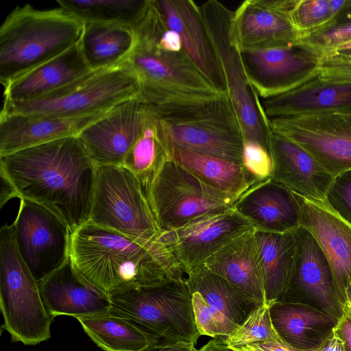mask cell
Listing matches in <instances>:
<instances>
[{
  "mask_svg": "<svg viewBox=\"0 0 351 351\" xmlns=\"http://www.w3.org/2000/svg\"><path fill=\"white\" fill-rule=\"evenodd\" d=\"M92 71L81 39L64 52L10 82L3 90V102L39 99Z\"/></svg>",
  "mask_w": 351,
  "mask_h": 351,
  "instance_id": "484cf974",
  "label": "cell"
},
{
  "mask_svg": "<svg viewBox=\"0 0 351 351\" xmlns=\"http://www.w3.org/2000/svg\"><path fill=\"white\" fill-rule=\"evenodd\" d=\"M186 274V280L191 293H199L208 304L219 310L238 326L263 304L249 298L237 287L213 272L204 265L191 269Z\"/></svg>",
  "mask_w": 351,
  "mask_h": 351,
  "instance_id": "4dcf8cb0",
  "label": "cell"
},
{
  "mask_svg": "<svg viewBox=\"0 0 351 351\" xmlns=\"http://www.w3.org/2000/svg\"><path fill=\"white\" fill-rule=\"evenodd\" d=\"M152 110L166 154L182 148L243 166L244 138L227 93L152 105Z\"/></svg>",
  "mask_w": 351,
  "mask_h": 351,
  "instance_id": "3957f363",
  "label": "cell"
},
{
  "mask_svg": "<svg viewBox=\"0 0 351 351\" xmlns=\"http://www.w3.org/2000/svg\"><path fill=\"white\" fill-rule=\"evenodd\" d=\"M240 53L247 79L263 99L317 77H351V59L337 53L326 54L302 43Z\"/></svg>",
  "mask_w": 351,
  "mask_h": 351,
  "instance_id": "30bf717a",
  "label": "cell"
},
{
  "mask_svg": "<svg viewBox=\"0 0 351 351\" xmlns=\"http://www.w3.org/2000/svg\"><path fill=\"white\" fill-rule=\"evenodd\" d=\"M265 304L282 302L294 263L296 240L294 230L275 233L254 230Z\"/></svg>",
  "mask_w": 351,
  "mask_h": 351,
  "instance_id": "f1b7e54d",
  "label": "cell"
},
{
  "mask_svg": "<svg viewBox=\"0 0 351 351\" xmlns=\"http://www.w3.org/2000/svg\"><path fill=\"white\" fill-rule=\"evenodd\" d=\"M330 1L298 0L291 19L302 37L321 28L334 17Z\"/></svg>",
  "mask_w": 351,
  "mask_h": 351,
  "instance_id": "f35d334b",
  "label": "cell"
},
{
  "mask_svg": "<svg viewBox=\"0 0 351 351\" xmlns=\"http://www.w3.org/2000/svg\"><path fill=\"white\" fill-rule=\"evenodd\" d=\"M142 189L160 232L231 210L239 199L208 185L168 157Z\"/></svg>",
  "mask_w": 351,
  "mask_h": 351,
  "instance_id": "ba28073f",
  "label": "cell"
},
{
  "mask_svg": "<svg viewBox=\"0 0 351 351\" xmlns=\"http://www.w3.org/2000/svg\"><path fill=\"white\" fill-rule=\"evenodd\" d=\"M110 298V313L127 320L154 343L195 344L201 335L195 324L192 293L186 278L130 289Z\"/></svg>",
  "mask_w": 351,
  "mask_h": 351,
  "instance_id": "8992f818",
  "label": "cell"
},
{
  "mask_svg": "<svg viewBox=\"0 0 351 351\" xmlns=\"http://www.w3.org/2000/svg\"><path fill=\"white\" fill-rule=\"evenodd\" d=\"M69 259L84 278L109 296L184 278L182 267L157 239L141 241L90 221L72 233Z\"/></svg>",
  "mask_w": 351,
  "mask_h": 351,
  "instance_id": "7a4b0ae2",
  "label": "cell"
},
{
  "mask_svg": "<svg viewBox=\"0 0 351 351\" xmlns=\"http://www.w3.org/2000/svg\"><path fill=\"white\" fill-rule=\"evenodd\" d=\"M167 155L208 185L237 198L257 182L244 166L217 157L176 147Z\"/></svg>",
  "mask_w": 351,
  "mask_h": 351,
  "instance_id": "f546056e",
  "label": "cell"
},
{
  "mask_svg": "<svg viewBox=\"0 0 351 351\" xmlns=\"http://www.w3.org/2000/svg\"><path fill=\"white\" fill-rule=\"evenodd\" d=\"M1 327L12 341L35 346L51 337L53 317L46 309L35 280L18 251L13 224L1 228Z\"/></svg>",
  "mask_w": 351,
  "mask_h": 351,
  "instance_id": "9c48e42d",
  "label": "cell"
},
{
  "mask_svg": "<svg viewBox=\"0 0 351 351\" xmlns=\"http://www.w3.org/2000/svg\"><path fill=\"white\" fill-rule=\"evenodd\" d=\"M89 221L143 242L160 234L135 175L124 166H97Z\"/></svg>",
  "mask_w": 351,
  "mask_h": 351,
  "instance_id": "7c38bea8",
  "label": "cell"
},
{
  "mask_svg": "<svg viewBox=\"0 0 351 351\" xmlns=\"http://www.w3.org/2000/svg\"><path fill=\"white\" fill-rule=\"evenodd\" d=\"M254 230L233 239L203 265L237 287L249 298L265 304Z\"/></svg>",
  "mask_w": 351,
  "mask_h": 351,
  "instance_id": "83f0119b",
  "label": "cell"
},
{
  "mask_svg": "<svg viewBox=\"0 0 351 351\" xmlns=\"http://www.w3.org/2000/svg\"><path fill=\"white\" fill-rule=\"evenodd\" d=\"M76 319L88 336L104 351H141L154 343L137 327L110 313Z\"/></svg>",
  "mask_w": 351,
  "mask_h": 351,
  "instance_id": "d6a6232c",
  "label": "cell"
},
{
  "mask_svg": "<svg viewBox=\"0 0 351 351\" xmlns=\"http://www.w3.org/2000/svg\"><path fill=\"white\" fill-rule=\"evenodd\" d=\"M351 41V0L321 28L303 36L300 43L326 54Z\"/></svg>",
  "mask_w": 351,
  "mask_h": 351,
  "instance_id": "d590c367",
  "label": "cell"
},
{
  "mask_svg": "<svg viewBox=\"0 0 351 351\" xmlns=\"http://www.w3.org/2000/svg\"><path fill=\"white\" fill-rule=\"evenodd\" d=\"M150 113L151 105L131 99L112 108L77 136L97 166H121Z\"/></svg>",
  "mask_w": 351,
  "mask_h": 351,
  "instance_id": "ac0fdd59",
  "label": "cell"
},
{
  "mask_svg": "<svg viewBox=\"0 0 351 351\" xmlns=\"http://www.w3.org/2000/svg\"><path fill=\"white\" fill-rule=\"evenodd\" d=\"M325 200L337 214L351 223V170L334 178Z\"/></svg>",
  "mask_w": 351,
  "mask_h": 351,
  "instance_id": "60d3db41",
  "label": "cell"
},
{
  "mask_svg": "<svg viewBox=\"0 0 351 351\" xmlns=\"http://www.w3.org/2000/svg\"><path fill=\"white\" fill-rule=\"evenodd\" d=\"M262 106L269 119L350 112L351 77H317Z\"/></svg>",
  "mask_w": 351,
  "mask_h": 351,
  "instance_id": "44dd1931",
  "label": "cell"
},
{
  "mask_svg": "<svg viewBox=\"0 0 351 351\" xmlns=\"http://www.w3.org/2000/svg\"><path fill=\"white\" fill-rule=\"evenodd\" d=\"M269 311L280 340L298 351H316L332 335L338 321L299 303L274 302Z\"/></svg>",
  "mask_w": 351,
  "mask_h": 351,
  "instance_id": "4316f807",
  "label": "cell"
},
{
  "mask_svg": "<svg viewBox=\"0 0 351 351\" xmlns=\"http://www.w3.org/2000/svg\"><path fill=\"white\" fill-rule=\"evenodd\" d=\"M272 132L307 151L334 178L351 170V112L269 119Z\"/></svg>",
  "mask_w": 351,
  "mask_h": 351,
  "instance_id": "5bb4252c",
  "label": "cell"
},
{
  "mask_svg": "<svg viewBox=\"0 0 351 351\" xmlns=\"http://www.w3.org/2000/svg\"><path fill=\"white\" fill-rule=\"evenodd\" d=\"M199 9L221 65L227 94L237 114L244 141L256 142L271 154L272 132L269 119L247 79L241 53L230 38L233 12L217 0L204 2Z\"/></svg>",
  "mask_w": 351,
  "mask_h": 351,
  "instance_id": "8fae6325",
  "label": "cell"
},
{
  "mask_svg": "<svg viewBox=\"0 0 351 351\" xmlns=\"http://www.w3.org/2000/svg\"><path fill=\"white\" fill-rule=\"evenodd\" d=\"M141 351H198L195 343L184 341H157Z\"/></svg>",
  "mask_w": 351,
  "mask_h": 351,
  "instance_id": "ee69618b",
  "label": "cell"
},
{
  "mask_svg": "<svg viewBox=\"0 0 351 351\" xmlns=\"http://www.w3.org/2000/svg\"><path fill=\"white\" fill-rule=\"evenodd\" d=\"M198 351H239L227 346L221 337L215 338L208 341Z\"/></svg>",
  "mask_w": 351,
  "mask_h": 351,
  "instance_id": "7dc6e473",
  "label": "cell"
},
{
  "mask_svg": "<svg viewBox=\"0 0 351 351\" xmlns=\"http://www.w3.org/2000/svg\"><path fill=\"white\" fill-rule=\"evenodd\" d=\"M20 199L54 213L73 233L90 220L97 165L77 136L0 156Z\"/></svg>",
  "mask_w": 351,
  "mask_h": 351,
  "instance_id": "6da1fadb",
  "label": "cell"
},
{
  "mask_svg": "<svg viewBox=\"0 0 351 351\" xmlns=\"http://www.w3.org/2000/svg\"><path fill=\"white\" fill-rule=\"evenodd\" d=\"M84 23L61 7L40 10L15 8L0 27V82L15 79L80 40Z\"/></svg>",
  "mask_w": 351,
  "mask_h": 351,
  "instance_id": "5b68a950",
  "label": "cell"
},
{
  "mask_svg": "<svg viewBox=\"0 0 351 351\" xmlns=\"http://www.w3.org/2000/svg\"><path fill=\"white\" fill-rule=\"evenodd\" d=\"M298 0H246L233 12L230 38L239 51H261L300 43L291 13Z\"/></svg>",
  "mask_w": 351,
  "mask_h": 351,
  "instance_id": "9a60e30c",
  "label": "cell"
},
{
  "mask_svg": "<svg viewBox=\"0 0 351 351\" xmlns=\"http://www.w3.org/2000/svg\"><path fill=\"white\" fill-rule=\"evenodd\" d=\"M300 226L315 238L332 272L337 295L343 306L351 291V223L326 202L301 197Z\"/></svg>",
  "mask_w": 351,
  "mask_h": 351,
  "instance_id": "d6986e66",
  "label": "cell"
},
{
  "mask_svg": "<svg viewBox=\"0 0 351 351\" xmlns=\"http://www.w3.org/2000/svg\"><path fill=\"white\" fill-rule=\"evenodd\" d=\"M296 250L282 302L309 306L338 320L343 308L337 295L330 266L319 244L304 228L294 230Z\"/></svg>",
  "mask_w": 351,
  "mask_h": 351,
  "instance_id": "2e32d148",
  "label": "cell"
},
{
  "mask_svg": "<svg viewBox=\"0 0 351 351\" xmlns=\"http://www.w3.org/2000/svg\"><path fill=\"white\" fill-rule=\"evenodd\" d=\"M1 192L0 206L2 208L10 199L13 197H19V194L4 170L0 168Z\"/></svg>",
  "mask_w": 351,
  "mask_h": 351,
  "instance_id": "f6af8a7d",
  "label": "cell"
},
{
  "mask_svg": "<svg viewBox=\"0 0 351 351\" xmlns=\"http://www.w3.org/2000/svg\"><path fill=\"white\" fill-rule=\"evenodd\" d=\"M232 348L239 351H298L286 345L280 340L258 342Z\"/></svg>",
  "mask_w": 351,
  "mask_h": 351,
  "instance_id": "7bdbcfd3",
  "label": "cell"
},
{
  "mask_svg": "<svg viewBox=\"0 0 351 351\" xmlns=\"http://www.w3.org/2000/svg\"><path fill=\"white\" fill-rule=\"evenodd\" d=\"M134 42L135 34L132 27L96 22L84 23L81 38L84 56L92 71L124 62Z\"/></svg>",
  "mask_w": 351,
  "mask_h": 351,
  "instance_id": "1f68e13d",
  "label": "cell"
},
{
  "mask_svg": "<svg viewBox=\"0 0 351 351\" xmlns=\"http://www.w3.org/2000/svg\"><path fill=\"white\" fill-rule=\"evenodd\" d=\"M13 226L20 256L38 282L69 260L72 233L69 226L47 208L21 199Z\"/></svg>",
  "mask_w": 351,
  "mask_h": 351,
  "instance_id": "4fadbf2b",
  "label": "cell"
},
{
  "mask_svg": "<svg viewBox=\"0 0 351 351\" xmlns=\"http://www.w3.org/2000/svg\"><path fill=\"white\" fill-rule=\"evenodd\" d=\"M270 152L272 180L304 198L326 199L334 177L307 151L291 140L272 132Z\"/></svg>",
  "mask_w": 351,
  "mask_h": 351,
  "instance_id": "d4e9b609",
  "label": "cell"
},
{
  "mask_svg": "<svg viewBox=\"0 0 351 351\" xmlns=\"http://www.w3.org/2000/svg\"><path fill=\"white\" fill-rule=\"evenodd\" d=\"M160 15L149 0L135 27V42L126 60L138 80V100L157 106L178 100L206 98L219 94L184 49L171 50L158 41Z\"/></svg>",
  "mask_w": 351,
  "mask_h": 351,
  "instance_id": "277c9868",
  "label": "cell"
},
{
  "mask_svg": "<svg viewBox=\"0 0 351 351\" xmlns=\"http://www.w3.org/2000/svg\"><path fill=\"white\" fill-rule=\"evenodd\" d=\"M301 196L271 178L257 182L237 199L234 209L256 230L275 233L300 226Z\"/></svg>",
  "mask_w": 351,
  "mask_h": 351,
  "instance_id": "603a6c76",
  "label": "cell"
},
{
  "mask_svg": "<svg viewBox=\"0 0 351 351\" xmlns=\"http://www.w3.org/2000/svg\"><path fill=\"white\" fill-rule=\"evenodd\" d=\"M316 351H345L341 340L334 333Z\"/></svg>",
  "mask_w": 351,
  "mask_h": 351,
  "instance_id": "bcb514c9",
  "label": "cell"
},
{
  "mask_svg": "<svg viewBox=\"0 0 351 351\" xmlns=\"http://www.w3.org/2000/svg\"><path fill=\"white\" fill-rule=\"evenodd\" d=\"M110 110L77 117L1 112L0 156L58 139L77 136L82 130Z\"/></svg>",
  "mask_w": 351,
  "mask_h": 351,
  "instance_id": "cb8c5ba5",
  "label": "cell"
},
{
  "mask_svg": "<svg viewBox=\"0 0 351 351\" xmlns=\"http://www.w3.org/2000/svg\"><path fill=\"white\" fill-rule=\"evenodd\" d=\"M45 306L52 317L70 315L75 318L110 313V296L84 278L70 259L38 282Z\"/></svg>",
  "mask_w": 351,
  "mask_h": 351,
  "instance_id": "7402d4cb",
  "label": "cell"
},
{
  "mask_svg": "<svg viewBox=\"0 0 351 351\" xmlns=\"http://www.w3.org/2000/svg\"><path fill=\"white\" fill-rule=\"evenodd\" d=\"M192 303L195 324L201 335L223 337L238 327L221 312L208 304L199 293H192Z\"/></svg>",
  "mask_w": 351,
  "mask_h": 351,
  "instance_id": "74e56055",
  "label": "cell"
},
{
  "mask_svg": "<svg viewBox=\"0 0 351 351\" xmlns=\"http://www.w3.org/2000/svg\"><path fill=\"white\" fill-rule=\"evenodd\" d=\"M139 93L137 77L125 60L112 67L92 71L39 99L3 102L1 112L77 117L138 99Z\"/></svg>",
  "mask_w": 351,
  "mask_h": 351,
  "instance_id": "52a82bcc",
  "label": "cell"
},
{
  "mask_svg": "<svg viewBox=\"0 0 351 351\" xmlns=\"http://www.w3.org/2000/svg\"><path fill=\"white\" fill-rule=\"evenodd\" d=\"M167 27L176 32L182 48L197 69L219 93H227L221 65L202 18L191 0H153Z\"/></svg>",
  "mask_w": 351,
  "mask_h": 351,
  "instance_id": "ffe728a7",
  "label": "cell"
},
{
  "mask_svg": "<svg viewBox=\"0 0 351 351\" xmlns=\"http://www.w3.org/2000/svg\"><path fill=\"white\" fill-rule=\"evenodd\" d=\"M255 229L234 208L198 218L178 229L160 232V241L186 274L203 265L224 245L242 234Z\"/></svg>",
  "mask_w": 351,
  "mask_h": 351,
  "instance_id": "e0dca14e",
  "label": "cell"
},
{
  "mask_svg": "<svg viewBox=\"0 0 351 351\" xmlns=\"http://www.w3.org/2000/svg\"><path fill=\"white\" fill-rule=\"evenodd\" d=\"M221 338L230 348L280 340L273 327L269 306L266 304L256 308L230 335Z\"/></svg>",
  "mask_w": 351,
  "mask_h": 351,
  "instance_id": "8d00e7d4",
  "label": "cell"
},
{
  "mask_svg": "<svg viewBox=\"0 0 351 351\" xmlns=\"http://www.w3.org/2000/svg\"><path fill=\"white\" fill-rule=\"evenodd\" d=\"M333 332L341 340L345 351H351V314L343 310Z\"/></svg>",
  "mask_w": 351,
  "mask_h": 351,
  "instance_id": "b9f144b4",
  "label": "cell"
},
{
  "mask_svg": "<svg viewBox=\"0 0 351 351\" xmlns=\"http://www.w3.org/2000/svg\"><path fill=\"white\" fill-rule=\"evenodd\" d=\"M335 53H337L340 55H342L345 57H347V58L351 59V49L339 50V51H336Z\"/></svg>",
  "mask_w": 351,
  "mask_h": 351,
  "instance_id": "681fc988",
  "label": "cell"
},
{
  "mask_svg": "<svg viewBox=\"0 0 351 351\" xmlns=\"http://www.w3.org/2000/svg\"><path fill=\"white\" fill-rule=\"evenodd\" d=\"M167 157L156 134L151 105L149 120L127 154L123 166L135 175L143 188Z\"/></svg>",
  "mask_w": 351,
  "mask_h": 351,
  "instance_id": "e575fe53",
  "label": "cell"
},
{
  "mask_svg": "<svg viewBox=\"0 0 351 351\" xmlns=\"http://www.w3.org/2000/svg\"><path fill=\"white\" fill-rule=\"evenodd\" d=\"M343 310L348 311L349 313L351 314V291L348 294L345 304L343 306Z\"/></svg>",
  "mask_w": 351,
  "mask_h": 351,
  "instance_id": "c3c4849f",
  "label": "cell"
},
{
  "mask_svg": "<svg viewBox=\"0 0 351 351\" xmlns=\"http://www.w3.org/2000/svg\"><path fill=\"white\" fill-rule=\"evenodd\" d=\"M149 0H58L60 7L84 23L123 25L134 29Z\"/></svg>",
  "mask_w": 351,
  "mask_h": 351,
  "instance_id": "836d02e7",
  "label": "cell"
},
{
  "mask_svg": "<svg viewBox=\"0 0 351 351\" xmlns=\"http://www.w3.org/2000/svg\"><path fill=\"white\" fill-rule=\"evenodd\" d=\"M243 166L256 182L271 177L273 162L271 154L256 142L244 141Z\"/></svg>",
  "mask_w": 351,
  "mask_h": 351,
  "instance_id": "ab89813d",
  "label": "cell"
}]
</instances>
